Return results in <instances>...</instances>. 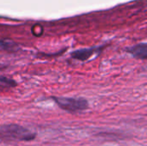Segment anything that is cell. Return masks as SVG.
<instances>
[{
  "label": "cell",
  "mask_w": 147,
  "mask_h": 146,
  "mask_svg": "<svg viewBox=\"0 0 147 146\" xmlns=\"http://www.w3.org/2000/svg\"><path fill=\"white\" fill-rule=\"evenodd\" d=\"M36 138V133L18 124L0 126V141L4 143L29 142Z\"/></svg>",
  "instance_id": "1"
},
{
  "label": "cell",
  "mask_w": 147,
  "mask_h": 146,
  "mask_svg": "<svg viewBox=\"0 0 147 146\" xmlns=\"http://www.w3.org/2000/svg\"><path fill=\"white\" fill-rule=\"evenodd\" d=\"M56 105L68 113H78L88 109L89 102L83 97H50Z\"/></svg>",
  "instance_id": "2"
},
{
  "label": "cell",
  "mask_w": 147,
  "mask_h": 146,
  "mask_svg": "<svg viewBox=\"0 0 147 146\" xmlns=\"http://www.w3.org/2000/svg\"><path fill=\"white\" fill-rule=\"evenodd\" d=\"M127 52H129L133 57L145 60L147 58V45L146 43H140L135 46L127 47L126 49Z\"/></svg>",
  "instance_id": "3"
},
{
  "label": "cell",
  "mask_w": 147,
  "mask_h": 146,
  "mask_svg": "<svg viewBox=\"0 0 147 146\" xmlns=\"http://www.w3.org/2000/svg\"><path fill=\"white\" fill-rule=\"evenodd\" d=\"M98 51V48H84V49H79L77 51H74L73 52H71V56L72 59H77V60H80V61H86L88 60L90 58H91V56L96 53Z\"/></svg>",
  "instance_id": "4"
},
{
  "label": "cell",
  "mask_w": 147,
  "mask_h": 146,
  "mask_svg": "<svg viewBox=\"0 0 147 146\" xmlns=\"http://www.w3.org/2000/svg\"><path fill=\"white\" fill-rule=\"evenodd\" d=\"M16 82L7 77H0V90H6L16 86Z\"/></svg>",
  "instance_id": "5"
},
{
  "label": "cell",
  "mask_w": 147,
  "mask_h": 146,
  "mask_svg": "<svg viewBox=\"0 0 147 146\" xmlns=\"http://www.w3.org/2000/svg\"><path fill=\"white\" fill-rule=\"evenodd\" d=\"M13 46H15V45L12 42L0 40V48L4 49V50H10Z\"/></svg>",
  "instance_id": "6"
}]
</instances>
